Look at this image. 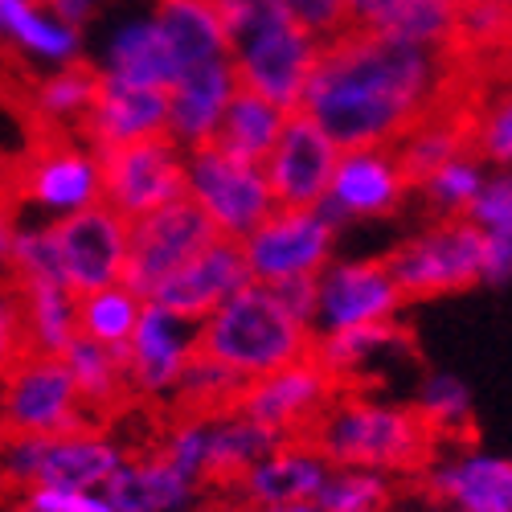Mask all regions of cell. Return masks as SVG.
Listing matches in <instances>:
<instances>
[{
    "label": "cell",
    "instance_id": "1",
    "mask_svg": "<svg viewBox=\"0 0 512 512\" xmlns=\"http://www.w3.org/2000/svg\"><path fill=\"white\" fill-rule=\"evenodd\" d=\"M467 62L406 46L377 29L324 37L300 111L312 115L336 148H394L418 119L463 91Z\"/></svg>",
    "mask_w": 512,
    "mask_h": 512
},
{
    "label": "cell",
    "instance_id": "2",
    "mask_svg": "<svg viewBox=\"0 0 512 512\" xmlns=\"http://www.w3.org/2000/svg\"><path fill=\"white\" fill-rule=\"evenodd\" d=\"M308 443L332 467H369V472H386L394 480H418L426 463L439 455V439L410 402L377 398L365 386L340 390L312 426Z\"/></svg>",
    "mask_w": 512,
    "mask_h": 512
},
{
    "label": "cell",
    "instance_id": "3",
    "mask_svg": "<svg viewBox=\"0 0 512 512\" xmlns=\"http://www.w3.org/2000/svg\"><path fill=\"white\" fill-rule=\"evenodd\" d=\"M312 345V328L279 300L275 287L254 279L242 291H234L222 308L197 320V353L226 365L242 381H254L271 369L308 357Z\"/></svg>",
    "mask_w": 512,
    "mask_h": 512
},
{
    "label": "cell",
    "instance_id": "4",
    "mask_svg": "<svg viewBox=\"0 0 512 512\" xmlns=\"http://www.w3.org/2000/svg\"><path fill=\"white\" fill-rule=\"evenodd\" d=\"M127 447L107 426L91 422L62 435H0V476L21 488H91L115 476Z\"/></svg>",
    "mask_w": 512,
    "mask_h": 512
},
{
    "label": "cell",
    "instance_id": "5",
    "mask_svg": "<svg viewBox=\"0 0 512 512\" xmlns=\"http://www.w3.org/2000/svg\"><path fill=\"white\" fill-rule=\"evenodd\" d=\"M386 263L406 304L447 300V295L480 287L484 234L467 218H426V226L386 254Z\"/></svg>",
    "mask_w": 512,
    "mask_h": 512
},
{
    "label": "cell",
    "instance_id": "6",
    "mask_svg": "<svg viewBox=\"0 0 512 512\" xmlns=\"http://www.w3.org/2000/svg\"><path fill=\"white\" fill-rule=\"evenodd\" d=\"M13 205H29L41 222H58L103 201V164L99 152L78 132H50L33 144L13 168L9 189H0Z\"/></svg>",
    "mask_w": 512,
    "mask_h": 512
},
{
    "label": "cell",
    "instance_id": "7",
    "mask_svg": "<svg viewBox=\"0 0 512 512\" xmlns=\"http://www.w3.org/2000/svg\"><path fill=\"white\" fill-rule=\"evenodd\" d=\"M185 197L222 238H246L275 209V193L259 160H242L218 144L185 152Z\"/></svg>",
    "mask_w": 512,
    "mask_h": 512
},
{
    "label": "cell",
    "instance_id": "8",
    "mask_svg": "<svg viewBox=\"0 0 512 512\" xmlns=\"http://www.w3.org/2000/svg\"><path fill=\"white\" fill-rule=\"evenodd\" d=\"M340 226L320 205H275L267 218L242 238V254L254 283L316 279L336 259Z\"/></svg>",
    "mask_w": 512,
    "mask_h": 512
},
{
    "label": "cell",
    "instance_id": "9",
    "mask_svg": "<svg viewBox=\"0 0 512 512\" xmlns=\"http://www.w3.org/2000/svg\"><path fill=\"white\" fill-rule=\"evenodd\" d=\"M91 426L78 402V386L66 357L58 353H25L5 369L0 394V435H62Z\"/></svg>",
    "mask_w": 512,
    "mask_h": 512
},
{
    "label": "cell",
    "instance_id": "10",
    "mask_svg": "<svg viewBox=\"0 0 512 512\" xmlns=\"http://www.w3.org/2000/svg\"><path fill=\"white\" fill-rule=\"evenodd\" d=\"M222 234L213 230V222L205 213L181 197L168 201L144 218L127 222V267H123V283L140 291L144 300L160 291L164 279H173L193 254H201L209 242H218Z\"/></svg>",
    "mask_w": 512,
    "mask_h": 512
},
{
    "label": "cell",
    "instance_id": "11",
    "mask_svg": "<svg viewBox=\"0 0 512 512\" xmlns=\"http://www.w3.org/2000/svg\"><path fill=\"white\" fill-rule=\"evenodd\" d=\"M324 37H316L295 17H283L246 41L230 46V66L242 87L259 91L263 99L279 103L283 111H300V99L308 91V78L316 70Z\"/></svg>",
    "mask_w": 512,
    "mask_h": 512
},
{
    "label": "cell",
    "instance_id": "12",
    "mask_svg": "<svg viewBox=\"0 0 512 512\" xmlns=\"http://www.w3.org/2000/svg\"><path fill=\"white\" fill-rule=\"evenodd\" d=\"M340 390L345 386H340V381L308 353V357L291 361L283 369H271L263 377L246 381L234 410L271 426L279 439H308L312 426L336 402Z\"/></svg>",
    "mask_w": 512,
    "mask_h": 512
},
{
    "label": "cell",
    "instance_id": "13",
    "mask_svg": "<svg viewBox=\"0 0 512 512\" xmlns=\"http://www.w3.org/2000/svg\"><path fill=\"white\" fill-rule=\"evenodd\" d=\"M402 308H406V295L390 275L386 254L381 259H332L316 275L312 336L402 320Z\"/></svg>",
    "mask_w": 512,
    "mask_h": 512
},
{
    "label": "cell",
    "instance_id": "14",
    "mask_svg": "<svg viewBox=\"0 0 512 512\" xmlns=\"http://www.w3.org/2000/svg\"><path fill=\"white\" fill-rule=\"evenodd\" d=\"M99 164H103V201L127 222L185 197V148H177L168 136L107 148L99 152Z\"/></svg>",
    "mask_w": 512,
    "mask_h": 512
},
{
    "label": "cell",
    "instance_id": "15",
    "mask_svg": "<svg viewBox=\"0 0 512 512\" xmlns=\"http://www.w3.org/2000/svg\"><path fill=\"white\" fill-rule=\"evenodd\" d=\"M410 197L414 185L402 173L394 148H340L320 209L345 230L353 222L394 218L410 205Z\"/></svg>",
    "mask_w": 512,
    "mask_h": 512
},
{
    "label": "cell",
    "instance_id": "16",
    "mask_svg": "<svg viewBox=\"0 0 512 512\" xmlns=\"http://www.w3.org/2000/svg\"><path fill=\"white\" fill-rule=\"evenodd\" d=\"M54 238V259L58 275L74 295H87L95 287L119 283L127 267V218L107 205L95 201L78 213L50 222Z\"/></svg>",
    "mask_w": 512,
    "mask_h": 512
},
{
    "label": "cell",
    "instance_id": "17",
    "mask_svg": "<svg viewBox=\"0 0 512 512\" xmlns=\"http://www.w3.org/2000/svg\"><path fill=\"white\" fill-rule=\"evenodd\" d=\"M127 381H132V398L144 402H168L177 381L197 353V324L177 316L156 300L144 304L140 324L127 340Z\"/></svg>",
    "mask_w": 512,
    "mask_h": 512
},
{
    "label": "cell",
    "instance_id": "18",
    "mask_svg": "<svg viewBox=\"0 0 512 512\" xmlns=\"http://www.w3.org/2000/svg\"><path fill=\"white\" fill-rule=\"evenodd\" d=\"M336 156L340 148L332 144L324 127L304 111H291L275 148L263 160L275 205H320L332 181Z\"/></svg>",
    "mask_w": 512,
    "mask_h": 512
},
{
    "label": "cell",
    "instance_id": "19",
    "mask_svg": "<svg viewBox=\"0 0 512 512\" xmlns=\"http://www.w3.org/2000/svg\"><path fill=\"white\" fill-rule=\"evenodd\" d=\"M447 512H512V459L496 451H439L418 476Z\"/></svg>",
    "mask_w": 512,
    "mask_h": 512
},
{
    "label": "cell",
    "instance_id": "20",
    "mask_svg": "<svg viewBox=\"0 0 512 512\" xmlns=\"http://www.w3.org/2000/svg\"><path fill=\"white\" fill-rule=\"evenodd\" d=\"M164 132H168V91L164 87H140V82H123L99 70L95 103L78 127L82 140L95 152H107V148L152 140Z\"/></svg>",
    "mask_w": 512,
    "mask_h": 512
},
{
    "label": "cell",
    "instance_id": "21",
    "mask_svg": "<svg viewBox=\"0 0 512 512\" xmlns=\"http://www.w3.org/2000/svg\"><path fill=\"white\" fill-rule=\"evenodd\" d=\"M234 91H238V74H234L230 58L185 66L173 82H168V132L164 136L185 152L213 144Z\"/></svg>",
    "mask_w": 512,
    "mask_h": 512
},
{
    "label": "cell",
    "instance_id": "22",
    "mask_svg": "<svg viewBox=\"0 0 512 512\" xmlns=\"http://www.w3.org/2000/svg\"><path fill=\"white\" fill-rule=\"evenodd\" d=\"M246 283H250V267H246L242 242L238 238H218V242H209L201 254H193L173 279H164L152 300L197 324L213 308H222Z\"/></svg>",
    "mask_w": 512,
    "mask_h": 512
},
{
    "label": "cell",
    "instance_id": "23",
    "mask_svg": "<svg viewBox=\"0 0 512 512\" xmlns=\"http://www.w3.org/2000/svg\"><path fill=\"white\" fill-rule=\"evenodd\" d=\"M332 463L308 439H283L259 463L234 480L226 500L234 504H308L320 496Z\"/></svg>",
    "mask_w": 512,
    "mask_h": 512
},
{
    "label": "cell",
    "instance_id": "24",
    "mask_svg": "<svg viewBox=\"0 0 512 512\" xmlns=\"http://www.w3.org/2000/svg\"><path fill=\"white\" fill-rule=\"evenodd\" d=\"M103 496L115 512H177L181 504L197 500L201 488L189 484L173 463L156 447L152 451H127L115 476L103 484Z\"/></svg>",
    "mask_w": 512,
    "mask_h": 512
},
{
    "label": "cell",
    "instance_id": "25",
    "mask_svg": "<svg viewBox=\"0 0 512 512\" xmlns=\"http://www.w3.org/2000/svg\"><path fill=\"white\" fill-rule=\"evenodd\" d=\"M95 66L111 78L140 82V87H164V91H168V82L181 74V66L173 58V50H168V41H164L152 13L127 17L123 25H115Z\"/></svg>",
    "mask_w": 512,
    "mask_h": 512
},
{
    "label": "cell",
    "instance_id": "26",
    "mask_svg": "<svg viewBox=\"0 0 512 512\" xmlns=\"http://www.w3.org/2000/svg\"><path fill=\"white\" fill-rule=\"evenodd\" d=\"M398 349H410V332L402 328V320H381V324H361V328H345V332H328L316 336L312 357L340 381V386H365V377L386 365Z\"/></svg>",
    "mask_w": 512,
    "mask_h": 512
},
{
    "label": "cell",
    "instance_id": "27",
    "mask_svg": "<svg viewBox=\"0 0 512 512\" xmlns=\"http://www.w3.org/2000/svg\"><path fill=\"white\" fill-rule=\"evenodd\" d=\"M0 41L37 66L82 58V29L46 9V0H0Z\"/></svg>",
    "mask_w": 512,
    "mask_h": 512
},
{
    "label": "cell",
    "instance_id": "28",
    "mask_svg": "<svg viewBox=\"0 0 512 512\" xmlns=\"http://www.w3.org/2000/svg\"><path fill=\"white\" fill-rule=\"evenodd\" d=\"M283 439L271 426L254 422L238 410H222L209 414V447H205V492H230L234 480L246 472L250 463H259L271 447H279Z\"/></svg>",
    "mask_w": 512,
    "mask_h": 512
},
{
    "label": "cell",
    "instance_id": "29",
    "mask_svg": "<svg viewBox=\"0 0 512 512\" xmlns=\"http://www.w3.org/2000/svg\"><path fill=\"white\" fill-rule=\"evenodd\" d=\"M62 357L70 365V377L78 386V402H82V410H87L91 422L103 426L123 402H136L132 381H127V353L123 349H107V345H95V340H87V336H78Z\"/></svg>",
    "mask_w": 512,
    "mask_h": 512
},
{
    "label": "cell",
    "instance_id": "30",
    "mask_svg": "<svg viewBox=\"0 0 512 512\" xmlns=\"http://www.w3.org/2000/svg\"><path fill=\"white\" fill-rule=\"evenodd\" d=\"M152 17L181 70L213 62V58H230L226 25L213 0H156Z\"/></svg>",
    "mask_w": 512,
    "mask_h": 512
},
{
    "label": "cell",
    "instance_id": "31",
    "mask_svg": "<svg viewBox=\"0 0 512 512\" xmlns=\"http://www.w3.org/2000/svg\"><path fill=\"white\" fill-rule=\"evenodd\" d=\"M99 91V66L87 58H74L62 66H50L33 82V115L46 123V132H78L87 119Z\"/></svg>",
    "mask_w": 512,
    "mask_h": 512
},
{
    "label": "cell",
    "instance_id": "32",
    "mask_svg": "<svg viewBox=\"0 0 512 512\" xmlns=\"http://www.w3.org/2000/svg\"><path fill=\"white\" fill-rule=\"evenodd\" d=\"M29 353H66L78 340V295L62 279H21Z\"/></svg>",
    "mask_w": 512,
    "mask_h": 512
},
{
    "label": "cell",
    "instance_id": "33",
    "mask_svg": "<svg viewBox=\"0 0 512 512\" xmlns=\"http://www.w3.org/2000/svg\"><path fill=\"white\" fill-rule=\"evenodd\" d=\"M291 111H283L279 103L263 99L259 91H250L238 82V91L218 123V136H213V144L242 156V160H267V152L275 148L279 132H283V123H287Z\"/></svg>",
    "mask_w": 512,
    "mask_h": 512
},
{
    "label": "cell",
    "instance_id": "34",
    "mask_svg": "<svg viewBox=\"0 0 512 512\" xmlns=\"http://www.w3.org/2000/svg\"><path fill=\"white\" fill-rule=\"evenodd\" d=\"M418 418L431 426V435L451 447H463L467 431L476 426V402H472V390H467V381L447 373V369H431V373H422L418 381V390H414V402Z\"/></svg>",
    "mask_w": 512,
    "mask_h": 512
},
{
    "label": "cell",
    "instance_id": "35",
    "mask_svg": "<svg viewBox=\"0 0 512 512\" xmlns=\"http://www.w3.org/2000/svg\"><path fill=\"white\" fill-rule=\"evenodd\" d=\"M144 304H148L144 295L132 291L123 279L78 295V336H87V340L107 345V349H127V340H132V332L140 324Z\"/></svg>",
    "mask_w": 512,
    "mask_h": 512
},
{
    "label": "cell",
    "instance_id": "36",
    "mask_svg": "<svg viewBox=\"0 0 512 512\" xmlns=\"http://www.w3.org/2000/svg\"><path fill=\"white\" fill-rule=\"evenodd\" d=\"M484 177H488V164L476 152H459L455 160L439 164L435 173H426L414 185L410 201H418V209L426 218H467V209H472Z\"/></svg>",
    "mask_w": 512,
    "mask_h": 512
},
{
    "label": "cell",
    "instance_id": "37",
    "mask_svg": "<svg viewBox=\"0 0 512 512\" xmlns=\"http://www.w3.org/2000/svg\"><path fill=\"white\" fill-rule=\"evenodd\" d=\"M246 381L234 377L226 365H218L213 357L205 353H193L173 398H168V406L173 410H185V414H222V410H234L238 394H242Z\"/></svg>",
    "mask_w": 512,
    "mask_h": 512
},
{
    "label": "cell",
    "instance_id": "38",
    "mask_svg": "<svg viewBox=\"0 0 512 512\" xmlns=\"http://www.w3.org/2000/svg\"><path fill=\"white\" fill-rule=\"evenodd\" d=\"M398 484L402 480L369 467H332L316 504L324 512H390L398 504Z\"/></svg>",
    "mask_w": 512,
    "mask_h": 512
},
{
    "label": "cell",
    "instance_id": "39",
    "mask_svg": "<svg viewBox=\"0 0 512 512\" xmlns=\"http://www.w3.org/2000/svg\"><path fill=\"white\" fill-rule=\"evenodd\" d=\"M472 152L488 168H512V87L472 103Z\"/></svg>",
    "mask_w": 512,
    "mask_h": 512
},
{
    "label": "cell",
    "instance_id": "40",
    "mask_svg": "<svg viewBox=\"0 0 512 512\" xmlns=\"http://www.w3.org/2000/svg\"><path fill=\"white\" fill-rule=\"evenodd\" d=\"M467 222L484 238L512 242V168H488L472 209H467Z\"/></svg>",
    "mask_w": 512,
    "mask_h": 512
},
{
    "label": "cell",
    "instance_id": "41",
    "mask_svg": "<svg viewBox=\"0 0 512 512\" xmlns=\"http://www.w3.org/2000/svg\"><path fill=\"white\" fill-rule=\"evenodd\" d=\"M213 5H218V13H222L230 46H238V41H246L250 33H259V29L291 17L287 0H213Z\"/></svg>",
    "mask_w": 512,
    "mask_h": 512
},
{
    "label": "cell",
    "instance_id": "42",
    "mask_svg": "<svg viewBox=\"0 0 512 512\" xmlns=\"http://www.w3.org/2000/svg\"><path fill=\"white\" fill-rule=\"evenodd\" d=\"M29 353V324L17 283H0V369H9Z\"/></svg>",
    "mask_w": 512,
    "mask_h": 512
},
{
    "label": "cell",
    "instance_id": "43",
    "mask_svg": "<svg viewBox=\"0 0 512 512\" xmlns=\"http://www.w3.org/2000/svg\"><path fill=\"white\" fill-rule=\"evenodd\" d=\"M21 504L37 512H115L111 500L91 488H21Z\"/></svg>",
    "mask_w": 512,
    "mask_h": 512
},
{
    "label": "cell",
    "instance_id": "44",
    "mask_svg": "<svg viewBox=\"0 0 512 512\" xmlns=\"http://www.w3.org/2000/svg\"><path fill=\"white\" fill-rule=\"evenodd\" d=\"M287 9H291L295 21L308 25L316 37H332V33H340L349 25L345 0H287Z\"/></svg>",
    "mask_w": 512,
    "mask_h": 512
},
{
    "label": "cell",
    "instance_id": "45",
    "mask_svg": "<svg viewBox=\"0 0 512 512\" xmlns=\"http://www.w3.org/2000/svg\"><path fill=\"white\" fill-rule=\"evenodd\" d=\"M414 5H418V0H345V17H349L353 29H377V33H386Z\"/></svg>",
    "mask_w": 512,
    "mask_h": 512
},
{
    "label": "cell",
    "instance_id": "46",
    "mask_svg": "<svg viewBox=\"0 0 512 512\" xmlns=\"http://www.w3.org/2000/svg\"><path fill=\"white\" fill-rule=\"evenodd\" d=\"M275 291H279V300L312 328V316H316V279H287V283H275Z\"/></svg>",
    "mask_w": 512,
    "mask_h": 512
},
{
    "label": "cell",
    "instance_id": "47",
    "mask_svg": "<svg viewBox=\"0 0 512 512\" xmlns=\"http://www.w3.org/2000/svg\"><path fill=\"white\" fill-rule=\"evenodd\" d=\"M17 205L0 193V283H13V238H17Z\"/></svg>",
    "mask_w": 512,
    "mask_h": 512
},
{
    "label": "cell",
    "instance_id": "48",
    "mask_svg": "<svg viewBox=\"0 0 512 512\" xmlns=\"http://www.w3.org/2000/svg\"><path fill=\"white\" fill-rule=\"evenodd\" d=\"M46 9H50L54 17H62L66 25H74V29H87V25L99 17L103 0H46Z\"/></svg>",
    "mask_w": 512,
    "mask_h": 512
},
{
    "label": "cell",
    "instance_id": "49",
    "mask_svg": "<svg viewBox=\"0 0 512 512\" xmlns=\"http://www.w3.org/2000/svg\"><path fill=\"white\" fill-rule=\"evenodd\" d=\"M218 512H324V508L308 500V504H222Z\"/></svg>",
    "mask_w": 512,
    "mask_h": 512
},
{
    "label": "cell",
    "instance_id": "50",
    "mask_svg": "<svg viewBox=\"0 0 512 512\" xmlns=\"http://www.w3.org/2000/svg\"><path fill=\"white\" fill-rule=\"evenodd\" d=\"M177 512H218V508H205V504H201V496H197V500H189V504H181Z\"/></svg>",
    "mask_w": 512,
    "mask_h": 512
},
{
    "label": "cell",
    "instance_id": "51",
    "mask_svg": "<svg viewBox=\"0 0 512 512\" xmlns=\"http://www.w3.org/2000/svg\"><path fill=\"white\" fill-rule=\"evenodd\" d=\"M13 512H37V508H29V504H21V500H17V504H13Z\"/></svg>",
    "mask_w": 512,
    "mask_h": 512
},
{
    "label": "cell",
    "instance_id": "52",
    "mask_svg": "<svg viewBox=\"0 0 512 512\" xmlns=\"http://www.w3.org/2000/svg\"><path fill=\"white\" fill-rule=\"evenodd\" d=\"M0 394H5V369H0Z\"/></svg>",
    "mask_w": 512,
    "mask_h": 512
},
{
    "label": "cell",
    "instance_id": "53",
    "mask_svg": "<svg viewBox=\"0 0 512 512\" xmlns=\"http://www.w3.org/2000/svg\"><path fill=\"white\" fill-rule=\"evenodd\" d=\"M508 9H512V0H508Z\"/></svg>",
    "mask_w": 512,
    "mask_h": 512
}]
</instances>
